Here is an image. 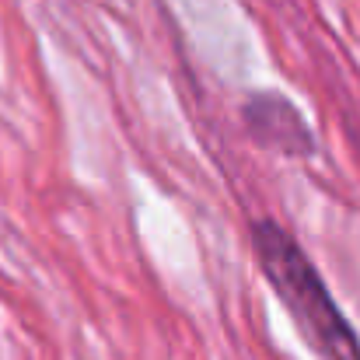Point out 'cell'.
<instances>
[{
  "mask_svg": "<svg viewBox=\"0 0 360 360\" xmlns=\"http://www.w3.org/2000/svg\"><path fill=\"white\" fill-rule=\"evenodd\" d=\"M252 248L255 259L280 294V301L290 308L294 322L304 329V336L319 347V354L329 360H360V340L354 326L343 319L340 304L333 301L326 280L304 255V248L290 238L276 221H255L252 224Z\"/></svg>",
  "mask_w": 360,
  "mask_h": 360,
  "instance_id": "cell-1",
  "label": "cell"
},
{
  "mask_svg": "<svg viewBox=\"0 0 360 360\" xmlns=\"http://www.w3.org/2000/svg\"><path fill=\"white\" fill-rule=\"evenodd\" d=\"M245 129L259 147L280 150L287 158L315 154V133L283 95H255L245 105Z\"/></svg>",
  "mask_w": 360,
  "mask_h": 360,
  "instance_id": "cell-2",
  "label": "cell"
}]
</instances>
